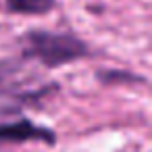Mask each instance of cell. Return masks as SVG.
<instances>
[{
	"label": "cell",
	"mask_w": 152,
	"mask_h": 152,
	"mask_svg": "<svg viewBox=\"0 0 152 152\" xmlns=\"http://www.w3.org/2000/svg\"><path fill=\"white\" fill-rule=\"evenodd\" d=\"M90 54V48L83 40L73 34H58L46 29H31L23 38V56L38 61L46 69H58L77 58Z\"/></svg>",
	"instance_id": "6da1fadb"
},
{
	"label": "cell",
	"mask_w": 152,
	"mask_h": 152,
	"mask_svg": "<svg viewBox=\"0 0 152 152\" xmlns=\"http://www.w3.org/2000/svg\"><path fill=\"white\" fill-rule=\"evenodd\" d=\"M0 142H44L52 146L56 135L48 127L34 125L29 119H19L13 123H0Z\"/></svg>",
	"instance_id": "7a4b0ae2"
},
{
	"label": "cell",
	"mask_w": 152,
	"mask_h": 152,
	"mask_svg": "<svg viewBox=\"0 0 152 152\" xmlns=\"http://www.w3.org/2000/svg\"><path fill=\"white\" fill-rule=\"evenodd\" d=\"M54 7V0H7V9L15 15H46Z\"/></svg>",
	"instance_id": "3957f363"
}]
</instances>
